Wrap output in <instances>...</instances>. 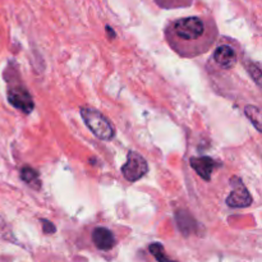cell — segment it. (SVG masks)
I'll use <instances>...</instances> for the list:
<instances>
[{
    "label": "cell",
    "instance_id": "cell-1",
    "mask_svg": "<svg viewBox=\"0 0 262 262\" xmlns=\"http://www.w3.org/2000/svg\"><path fill=\"white\" fill-rule=\"evenodd\" d=\"M171 50L186 59L207 53L216 42L219 31L209 15H192L170 20L164 30Z\"/></svg>",
    "mask_w": 262,
    "mask_h": 262
},
{
    "label": "cell",
    "instance_id": "cell-2",
    "mask_svg": "<svg viewBox=\"0 0 262 262\" xmlns=\"http://www.w3.org/2000/svg\"><path fill=\"white\" fill-rule=\"evenodd\" d=\"M79 112H81V117L84 124L90 128V130L97 138L104 141H110L114 138V127H113L112 122L101 112L91 106H82Z\"/></svg>",
    "mask_w": 262,
    "mask_h": 262
},
{
    "label": "cell",
    "instance_id": "cell-3",
    "mask_svg": "<svg viewBox=\"0 0 262 262\" xmlns=\"http://www.w3.org/2000/svg\"><path fill=\"white\" fill-rule=\"evenodd\" d=\"M122 174L128 182L140 181L142 177H145L148 171V164L143 156L137 154L136 151H129L127 155V161L122 166Z\"/></svg>",
    "mask_w": 262,
    "mask_h": 262
},
{
    "label": "cell",
    "instance_id": "cell-4",
    "mask_svg": "<svg viewBox=\"0 0 262 262\" xmlns=\"http://www.w3.org/2000/svg\"><path fill=\"white\" fill-rule=\"evenodd\" d=\"M230 183H232L233 189L232 193L227 199L228 206L233 207V209H242V207L251 206L253 202V199L250 194V192L247 191V188L245 187L243 182L238 177H233L230 179Z\"/></svg>",
    "mask_w": 262,
    "mask_h": 262
},
{
    "label": "cell",
    "instance_id": "cell-5",
    "mask_svg": "<svg viewBox=\"0 0 262 262\" xmlns=\"http://www.w3.org/2000/svg\"><path fill=\"white\" fill-rule=\"evenodd\" d=\"M8 100L15 109L30 114L35 107L32 96L30 95L28 90L23 86H14L8 90Z\"/></svg>",
    "mask_w": 262,
    "mask_h": 262
},
{
    "label": "cell",
    "instance_id": "cell-6",
    "mask_svg": "<svg viewBox=\"0 0 262 262\" xmlns=\"http://www.w3.org/2000/svg\"><path fill=\"white\" fill-rule=\"evenodd\" d=\"M212 60L220 69H232L238 61V53L232 43H222L215 49Z\"/></svg>",
    "mask_w": 262,
    "mask_h": 262
},
{
    "label": "cell",
    "instance_id": "cell-7",
    "mask_svg": "<svg viewBox=\"0 0 262 262\" xmlns=\"http://www.w3.org/2000/svg\"><path fill=\"white\" fill-rule=\"evenodd\" d=\"M92 242L100 251H110L117 245V238L107 228L97 227L92 232Z\"/></svg>",
    "mask_w": 262,
    "mask_h": 262
},
{
    "label": "cell",
    "instance_id": "cell-8",
    "mask_svg": "<svg viewBox=\"0 0 262 262\" xmlns=\"http://www.w3.org/2000/svg\"><path fill=\"white\" fill-rule=\"evenodd\" d=\"M189 165L196 170V173L205 179L206 182L211 181V174L215 168V160L210 156H201V158H191Z\"/></svg>",
    "mask_w": 262,
    "mask_h": 262
},
{
    "label": "cell",
    "instance_id": "cell-9",
    "mask_svg": "<svg viewBox=\"0 0 262 262\" xmlns=\"http://www.w3.org/2000/svg\"><path fill=\"white\" fill-rule=\"evenodd\" d=\"M20 178H22V181L25 182L26 184L33 187L35 189L40 188L41 187L40 179H38V173L33 168H31V166H25V168H22V170H20Z\"/></svg>",
    "mask_w": 262,
    "mask_h": 262
},
{
    "label": "cell",
    "instance_id": "cell-10",
    "mask_svg": "<svg viewBox=\"0 0 262 262\" xmlns=\"http://www.w3.org/2000/svg\"><path fill=\"white\" fill-rule=\"evenodd\" d=\"M155 3L164 9H177V8L191 7L193 0H155Z\"/></svg>",
    "mask_w": 262,
    "mask_h": 262
},
{
    "label": "cell",
    "instance_id": "cell-11",
    "mask_svg": "<svg viewBox=\"0 0 262 262\" xmlns=\"http://www.w3.org/2000/svg\"><path fill=\"white\" fill-rule=\"evenodd\" d=\"M246 115H247L248 119L253 123V125L256 127V129L258 132H261L262 128H261V110L258 109L257 106H253V105H248L246 106L245 109Z\"/></svg>",
    "mask_w": 262,
    "mask_h": 262
},
{
    "label": "cell",
    "instance_id": "cell-12",
    "mask_svg": "<svg viewBox=\"0 0 262 262\" xmlns=\"http://www.w3.org/2000/svg\"><path fill=\"white\" fill-rule=\"evenodd\" d=\"M148 251L152 253V256L158 260V262H177L166 256L164 246L161 245V243H152V245H150V247H148Z\"/></svg>",
    "mask_w": 262,
    "mask_h": 262
},
{
    "label": "cell",
    "instance_id": "cell-13",
    "mask_svg": "<svg viewBox=\"0 0 262 262\" xmlns=\"http://www.w3.org/2000/svg\"><path fill=\"white\" fill-rule=\"evenodd\" d=\"M250 69H251V71H250L251 76L253 77V79H255L256 83H257L258 86H260V81H261V71H260V67L256 66V64L252 63V66L250 67Z\"/></svg>",
    "mask_w": 262,
    "mask_h": 262
},
{
    "label": "cell",
    "instance_id": "cell-14",
    "mask_svg": "<svg viewBox=\"0 0 262 262\" xmlns=\"http://www.w3.org/2000/svg\"><path fill=\"white\" fill-rule=\"evenodd\" d=\"M41 223H42L43 232H45L46 234H53V233H55L56 228L54 227L53 223L48 222V220H45V219H41Z\"/></svg>",
    "mask_w": 262,
    "mask_h": 262
}]
</instances>
